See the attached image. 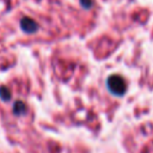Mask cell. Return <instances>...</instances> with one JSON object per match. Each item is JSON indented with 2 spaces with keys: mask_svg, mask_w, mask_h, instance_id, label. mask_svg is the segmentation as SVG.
<instances>
[{
  "mask_svg": "<svg viewBox=\"0 0 153 153\" xmlns=\"http://www.w3.org/2000/svg\"><path fill=\"white\" fill-rule=\"evenodd\" d=\"M20 27L26 33H33L38 30V24L29 17H23L20 19Z\"/></svg>",
  "mask_w": 153,
  "mask_h": 153,
  "instance_id": "obj_2",
  "label": "cell"
},
{
  "mask_svg": "<svg viewBox=\"0 0 153 153\" xmlns=\"http://www.w3.org/2000/svg\"><path fill=\"white\" fill-rule=\"evenodd\" d=\"M80 5L86 10L91 8L93 6V0H80Z\"/></svg>",
  "mask_w": 153,
  "mask_h": 153,
  "instance_id": "obj_5",
  "label": "cell"
},
{
  "mask_svg": "<svg viewBox=\"0 0 153 153\" xmlns=\"http://www.w3.org/2000/svg\"><path fill=\"white\" fill-rule=\"evenodd\" d=\"M24 111H25V105L22 102H17L16 105H14V108H13V112L17 114V115H20Z\"/></svg>",
  "mask_w": 153,
  "mask_h": 153,
  "instance_id": "obj_4",
  "label": "cell"
},
{
  "mask_svg": "<svg viewBox=\"0 0 153 153\" xmlns=\"http://www.w3.org/2000/svg\"><path fill=\"white\" fill-rule=\"evenodd\" d=\"M0 98L2 100H8L11 98V92L7 87H4V86L0 87Z\"/></svg>",
  "mask_w": 153,
  "mask_h": 153,
  "instance_id": "obj_3",
  "label": "cell"
},
{
  "mask_svg": "<svg viewBox=\"0 0 153 153\" xmlns=\"http://www.w3.org/2000/svg\"><path fill=\"white\" fill-rule=\"evenodd\" d=\"M106 85H108V88L114 93V94H117V96H121L126 92L127 90V84L124 81V79L117 74H114L108 78L106 80Z\"/></svg>",
  "mask_w": 153,
  "mask_h": 153,
  "instance_id": "obj_1",
  "label": "cell"
}]
</instances>
